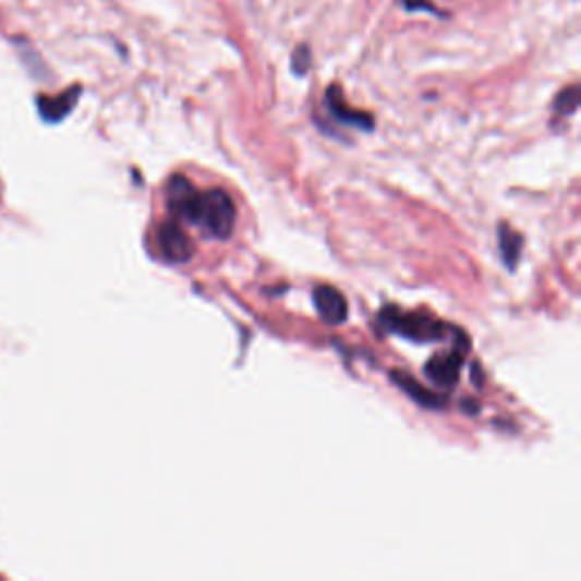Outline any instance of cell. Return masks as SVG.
I'll return each instance as SVG.
<instances>
[{
	"mask_svg": "<svg viewBox=\"0 0 581 581\" xmlns=\"http://www.w3.org/2000/svg\"><path fill=\"white\" fill-rule=\"evenodd\" d=\"M169 209L211 239H228L234 232L237 209L223 189L196 191L186 178L175 175L169 184Z\"/></svg>",
	"mask_w": 581,
	"mask_h": 581,
	"instance_id": "cell-1",
	"label": "cell"
},
{
	"mask_svg": "<svg viewBox=\"0 0 581 581\" xmlns=\"http://www.w3.org/2000/svg\"><path fill=\"white\" fill-rule=\"evenodd\" d=\"M382 320L389 331L419 343H429V341H440L448 335L450 327L438 323L436 318L421 314V312H400L396 307H386L382 312Z\"/></svg>",
	"mask_w": 581,
	"mask_h": 581,
	"instance_id": "cell-2",
	"label": "cell"
},
{
	"mask_svg": "<svg viewBox=\"0 0 581 581\" xmlns=\"http://www.w3.org/2000/svg\"><path fill=\"white\" fill-rule=\"evenodd\" d=\"M468 352V341L463 339V343L459 348H452L450 352H443L432 356L427 366H425V375L436 382L438 386H455L461 368H463V359Z\"/></svg>",
	"mask_w": 581,
	"mask_h": 581,
	"instance_id": "cell-3",
	"label": "cell"
},
{
	"mask_svg": "<svg viewBox=\"0 0 581 581\" xmlns=\"http://www.w3.org/2000/svg\"><path fill=\"white\" fill-rule=\"evenodd\" d=\"M157 241L164 259L169 264H184L193 255V243L175 220H166V223L159 228Z\"/></svg>",
	"mask_w": 581,
	"mask_h": 581,
	"instance_id": "cell-4",
	"label": "cell"
},
{
	"mask_svg": "<svg viewBox=\"0 0 581 581\" xmlns=\"http://www.w3.org/2000/svg\"><path fill=\"white\" fill-rule=\"evenodd\" d=\"M325 107L327 112L331 114V119H337L339 123L352 125L356 130H373V117L364 114V112H354V109L343 100L341 89L339 87H329L325 94Z\"/></svg>",
	"mask_w": 581,
	"mask_h": 581,
	"instance_id": "cell-5",
	"label": "cell"
},
{
	"mask_svg": "<svg viewBox=\"0 0 581 581\" xmlns=\"http://www.w3.org/2000/svg\"><path fill=\"white\" fill-rule=\"evenodd\" d=\"M314 304L327 325H341L348 318V300L335 287H316Z\"/></svg>",
	"mask_w": 581,
	"mask_h": 581,
	"instance_id": "cell-6",
	"label": "cell"
},
{
	"mask_svg": "<svg viewBox=\"0 0 581 581\" xmlns=\"http://www.w3.org/2000/svg\"><path fill=\"white\" fill-rule=\"evenodd\" d=\"M80 87H73V89H69V92H64V94H60V96H55V98H48V96H41L39 98V112H41V117L46 119V121H50V123H58V121H62L69 112H71V109L75 107V102H77V98H80Z\"/></svg>",
	"mask_w": 581,
	"mask_h": 581,
	"instance_id": "cell-7",
	"label": "cell"
},
{
	"mask_svg": "<svg viewBox=\"0 0 581 581\" xmlns=\"http://www.w3.org/2000/svg\"><path fill=\"white\" fill-rule=\"evenodd\" d=\"M500 253L505 264L513 270L518 259H520V251H522V237L518 232H513L509 226H500Z\"/></svg>",
	"mask_w": 581,
	"mask_h": 581,
	"instance_id": "cell-8",
	"label": "cell"
},
{
	"mask_svg": "<svg viewBox=\"0 0 581 581\" xmlns=\"http://www.w3.org/2000/svg\"><path fill=\"white\" fill-rule=\"evenodd\" d=\"M394 379H396V384L398 386H402V389L413 398V400H416V402H421L423 407H432V409H436V407H440V402H438V398L434 396V394H429L427 389H423V386L419 384V382H413L411 377H407V375H398V373H394Z\"/></svg>",
	"mask_w": 581,
	"mask_h": 581,
	"instance_id": "cell-9",
	"label": "cell"
},
{
	"mask_svg": "<svg viewBox=\"0 0 581 581\" xmlns=\"http://www.w3.org/2000/svg\"><path fill=\"white\" fill-rule=\"evenodd\" d=\"M577 105H579V89L577 85L564 89L557 100H555V112L559 117H572L577 112Z\"/></svg>",
	"mask_w": 581,
	"mask_h": 581,
	"instance_id": "cell-10",
	"label": "cell"
},
{
	"mask_svg": "<svg viewBox=\"0 0 581 581\" xmlns=\"http://www.w3.org/2000/svg\"><path fill=\"white\" fill-rule=\"evenodd\" d=\"M310 64H312V50L310 46H298L295 52H293V58H291V66L295 71V75H304L310 71Z\"/></svg>",
	"mask_w": 581,
	"mask_h": 581,
	"instance_id": "cell-11",
	"label": "cell"
},
{
	"mask_svg": "<svg viewBox=\"0 0 581 581\" xmlns=\"http://www.w3.org/2000/svg\"><path fill=\"white\" fill-rule=\"evenodd\" d=\"M404 8H407L409 12L425 10V12H432V14H436V10H434L429 3H425V0H404Z\"/></svg>",
	"mask_w": 581,
	"mask_h": 581,
	"instance_id": "cell-12",
	"label": "cell"
}]
</instances>
